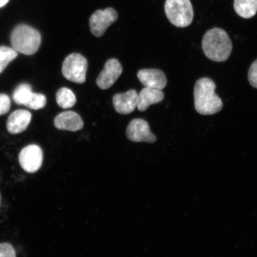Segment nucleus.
I'll list each match as a JSON object with an SVG mask.
<instances>
[{
	"label": "nucleus",
	"instance_id": "nucleus-1",
	"mask_svg": "<svg viewBox=\"0 0 257 257\" xmlns=\"http://www.w3.org/2000/svg\"><path fill=\"white\" fill-rule=\"evenodd\" d=\"M216 86L208 78L198 79L194 87V102L196 111L202 115H213L223 107L221 99L215 92Z\"/></svg>",
	"mask_w": 257,
	"mask_h": 257
},
{
	"label": "nucleus",
	"instance_id": "nucleus-2",
	"mask_svg": "<svg viewBox=\"0 0 257 257\" xmlns=\"http://www.w3.org/2000/svg\"><path fill=\"white\" fill-rule=\"evenodd\" d=\"M202 47L205 55L209 59L223 62L229 59L233 46L227 32L222 29L215 28L205 34Z\"/></svg>",
	"mask_w": 257,
	"mask_h": 257
},
{
	"label": "nucleus",
	"instance_id": "nucleus-3",
	"mask_svg": "<svg viewBox=\"0 0 257 257\" xmlns=\"http://www.w3.org/2000/svg\"><path fill=\"white\" fill-rule=\"evenodd\" d=\"M13 48L17 52L32 55L39 49L41 35L35 28L27 25L18 26L11 34Z\"/></svg>",
	"mask_w": 257,
	"mask_h": 257
},
{
	"label": "nucleus",
	"instance_id": "nucleus-4",
	"mask_svg": "<svg viewBox=\"0 0 257 257\" xmlns=\"http://www.w3.org/2000/svg\"><path fill=\"white\" fill-rule=\"evenodd\" d=\"M165 10L167 18L176 27H187L194 19L190 0H166Z\"/></svg>",
	"mask_w": 257,
	"mask_h": 257
},
{
	"label": "nucleus",
	"instance_id": "nucleus-5",
	"mask_svg": "<svg viewBox=\"0 0 257 257\" xmlns=\"http://www.w3.org/2000/svg\"><path fill=\"white\" fill-rule=\"evenodd\" d=\"M88 62L85 57L79 53H72L67 56L62 64V73L69 81L77 83L85 82Z\"/></svg>",
	"mask_w": 257,
	"mask_h": 257
},
{
	"label": "nucleus",
	"instance_id": "nucleus-6",
	"mask_svg": "<svg viewBox=\"0 0 257 257\" xmlns=\"http://www.w3.org/2000/svg\"><path fill=\"white\" fill-rule=\"evenodd\" d=\"M118 17L117 12L111 8L98 10L89 19L90 30L95 37H100L107 28L117 20Z\"/></svg>",
	"mask_w": 257,
	"mask_h": 257
},
{
	"label": "nucleus",
	"instance_id": "nucleus-7",
	"mask_svg": "<svg viewBox=\"0 0 257 257\" xmlns=\"http://www.w3.org/2000/svg\"><path fill=\"white\" fill-rule=\"evenodd\" d=\"M19 163L25 172L33 173L41 168L43 153L37 145H30L22 149L19 156Z\"/></svg>",
	"mask_w": 257,
	"mask_h": 257
},
{
	"label": "nucleus",
	"instance_id": "nucleus-8",
	"mask_svg": "<svg viewBox=\"0 0 257 257\" xmlns=\"http://www.w3.org/2000/svg\"><path fill=\"white\" fill-rule=\"evenodd\" d=\"M126 136L133 142L155 143L157 138L151 132L149 123L141 118H136L128 124L126 130Z\"/></svg>",
	"mask_w": 257,
	"mask_h": 257
},
{
	"label": "nucleus",
	"instance_id": "nucleus-9",
	"mask_svg": "<svg viewBox=\"0 0 257 257\" xmlns=\"http://www.w3.org/2000/svg\"><path fill=\"white\" fill-rule=\"evenodd\" d=\"M122 72L123 67L117 60L109 59L96 79V85L101 89L110 88L119 78Z\"/></svg>",
	"mask_w": 257,
	"mask_h": 257
},
{
	"label": "nucleus",
	"instance_id": "nucleus-10",
	"mask_svg": "<svg viewBox=\"0 0 257 257\" xmlns=\"http://www.w3.org/2000/svg\"><path fill=\"white\" fill-rule=\"evenodd\" d=\"M142 84L147 88L162 90L168 83L165 73L157 69L140 70L137 74Z\"/></svg>",
	"mask_w": 257,
	"mask_h": 257
},
{
	"label": "nucleus",
	"instance_id": "nucleus-11",
	"mask_svg": "<svg viewBox=\"0 0 257 257\" xmlns=\"http://www.w3.org/2000/svg\"><path fill=\"white\" fill-rule=\"evenodd\" d=\"M138 92L134 89L130 90L123 94H117L112 98L114 108L118 113H131L137 107Z\"/></svg>",
	"mask_w": 257,
	"mask_h": 257
},
{
	"label": "nucleus",
	"instance_id": "nucleus-12",
	"mask_svg": "<svg viewBox=\"0 0 257 257\" xmlns=\"http://www.w3.org/2000/svg\"><path fill=\"white\" fill-rule=\"evenodd\" d=\"M54 125L58 130L76 132L82 130L83 121L76 112L67 111L57 115Z\"/></svg>",
	"mask_w": 257,
	"mask_h": 257
},
{
	"label": "nucleus",
	"instance_id": "nucleus-13",
	"mask_svg": "<svg viewBox=\"0 0 257 257\" xmlns=\"http://www.w3.org/2000/svg\"><path fill=\"white\" fill-rule=\"evenodd\" d=\"M32 118L31 112L25 110H18L10 115L7 121V128L10 133L18 134L27 130Z\"/></svg>",
	"mask_w": 257,
	"mask_h": 257
},
{
	"label": "nucleus",
	"instance_id": "nucleus-14",
	"mask_svg": "<svg viewBox=\"0 0 257 257\" xmlns=\"http://www.w3.org/2000/svg\"><path fill=\"white\" fill-rule=\"evenodd\" d=\"M165 94L162 90L145 88L138 95L137 108L140 111H145L151 105L162 101Z\"/></svg>",
	"mask_w": 257,
	"mask_h": 257
},
{
	"label": "nucleus",
	"instance_id": "nucleus-15",
	"mask_svg": "<svg viewBox=\"0 0 257 257\" xmlns=\"http://www.w3.org/2000/svg\"><path fill=\"white\" fill-rule=\"evenodd\" d=\"M234 8L240 17L251 18L257 12V0H234Z\"/></svg>",
	"mask_w": 257,
	"mask_h": 257
},
{
	"label": "nucleus",
	"instance_id": "nucleus-16",
	"mask_svg": "<svg viewBox=\"0 0 257 257\" xmlns=\"http://www.w3.org/2000/svg\"><path fill=\"white\" fill-rule=\"evenodd\" d=\"M56 101L60 107L69 108L75 105L76 98L72 90L63 87L58 90L56 93Z\"/></svg>",
	"mask_w": 257,
	"mask_h": 257
},
{
	"label": "nucleus",
	"instance_id": "nucleus-17",
	"mask_svg": "<svg viewBox=\"0 0 257 257\" xmlns=\"http://www.w3.org/2000/svg\"><path fill=\"white\" fill-rule=\"evenodd\" d=\"M32 94L31 86L28 83H22L15 90L13 98L16 104L25 105L30 99Z\"/></svg>",
	"mask_w": 257,
	"mask_h": 257
},
{
	"label": "nucleus",
	"instance_id": "nucleus-18",
	"mask_svg": "<svg viewBox=\"0 0 257 257\" xmlns=\"http://www.w3.org/2000/svg\"><path fill=\"white\" fill-rule=\"evenodd\" d=\"M18 56V52L13 48L0 47V73H2L8 64Z\"/></svg>",
	"mask_w": 257,
	"mask_h": 257
},
{
	"label": "nucleus",
	"instance_id": "nucleus-19",
	"mask_svg": "<svg viewBox=\"0 0 257 257\" xmlns=\"http://www.w3.org/2000/svg\"><path fill=\"white\" fill-rule=\"evenodd\" d=\"M46 104V96L39 94V93L32 92L30 99L25 106L32 110H39V109L44 108Z\"/></svg>",
	"mask_w": 257,
	"mask_h": 257
},
{
	"label": "nucleus",
	"instance_id": "nucleus-20",
	"mask_svg": "<svg viewBox=\"0 0 257 257\" xmlns=\"http://www.w3.org/2000/svg\"><path fill=\"white\" fill-rule=\"evenodd\" d=\"M0 257H16L14 247L9 243H0Z\"/></svg>",
	"mask_w": 257,
	"mask_h": 257
},
{
	"label": "nucleus",
	"instance_id": "nucleus-21",
	"mask_svg": "<svg viewBox=\"0 0 257 257\" xmlns=\"http://www.w3.org/2000/svg\"><path fill=\"white\" fill-rule=\"evenodd\" d=\"M11 107V101L9 96L5 94H0V115L7 113Z\"/></svg>",
	"mask_w": 257,
	"mask_h": 257
},
{
	"label": "nucleus",
	"instance_id": "nucleus-22",
	"mask_svg": "<svg viewBox=\"0 0 257 257\" xmlns=\"http://www.w3.org/2000/svg\"><path fill=\"white\" fill-rule=\"evenodd\" d=\"M248 79L250 85L257 89V60L251 64L248 72Z\"/></svg>",
	"mask_w": 257,
	"mask_h": 257
},
{
	"label": "nucleus",
	"instance_id": "nucleus-23",
	"mask_svg": "<svg viewBox=\"0 0 257 257\" xmlns=\"http://www.w3.org/2000/svg\"><path fill=\"white\" fill-rule=\"evenodd\" d=\"M9 0H0V8L3 7L9 2Z\"/></svg>",
	"mask_w": 257,
	"mask_h": 257
},
{
	"label": "nucleus",
	"instance_id": "nucleus-24",
	"mask_svg": "<svg viewBox=\"0 0 257 257\" xmlns=\"http://www.w3.org/2000/svg\"><path fill=\"white\" fill-rule=\"evenodd\" d=\"M2 205V195L1 193H0V206H1Z\"/></svg>",
	"mask_w": 257,
	"mask_h": 257
}]
</instances>
